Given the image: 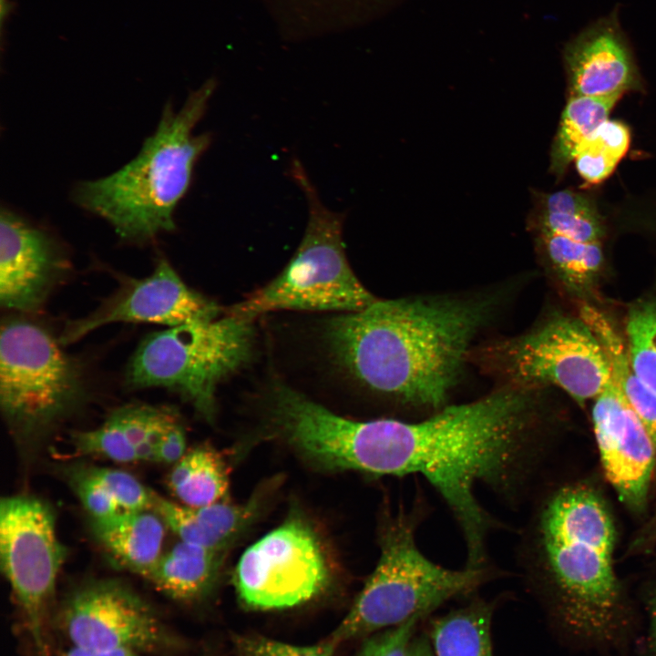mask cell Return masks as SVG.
<instances>
[{
    "instance_id": "cell-7",
    "label": "cell",
    "mask_w": 656,
    "mask_h": 656,
    "mask_svg": "<svg viewBox=\"0 0 656 656\" xmlns=\"http://www.w3.org/2000/svg\"><path fill=\"white\" fill-rule=\"evenodd\" d=\"M45 328L22 318L2 323L0 405L23 447L42 441L85 400L79 365Z\"/></svg>"
},
{
    "instance_id": "cell-23",
    "label": "cell",
    "mask_w": 656,
    "mask_h": 656,
    "mask_svg": "<svg viewBox=\"0 0 656 656\" xmlns=\"http://www.w3.org/2000/svg\"><path fill=\"white\" fill-rule=\"evenodd\" d=\"M230 472L223 456L210 446L188 450L174 464L167 483L179 503L200 507L226 500Z\"/></svg>"
},
{
    "instance_id": "cell-19",
    "label": "cell",
    "mask_w": 656,
    "mask_h": 656,
    "mask_svg": "<svg viewBox=\"0 0 656 656\" xmlns=\"http://www.w3.org/2000/svg\"><path fill=\"white\" fill-rule=\"evenodd\" d=\"M536 249L555 281L579 302L591 303L605 271L603 242L534 232Z\"/></svg>"
},
{
    "instance_id": "cell-34",
    "label": "cell",
    "mask_w": 656,
    "mask_h": 656,
    "mask_svg": "<svg viewBox=\"0 0 656 656\" xmlns=\"http://www.w3.org/2000/svg\"><path fill=\"white\" fill-rule=\"evenodd\" d=\"M60 656H147L129 650H99L82 648L72 645L62 651Z\"/></svg>"
},
{
    "instance_id": "cell-25",
    "label": "cell",
    "mask_w": 656,
    "mask_h": 656,
    "mask_svg": "<svg viewBox=\"0 0 656 656\" xmlns=\"http://www.w3.org/2000/svg\"><path fill=\"white\" fill-rule=\"evenodd\" d=\"M620 97L570 96L551 149L550 169L555 176L564 174L578 149L609 119Z\"/></svg>"
},
{
    "instance_id": "cell-16",
    "label": "cell",
    "mask_w": 656,
    "mask_h": 656,
    "mask_svg": "<svg viewBox=\"0 0 656 656\" xmlns=\"http://www.w3.org/2000/svg\"><path fill=\"white\" fill-rule=\"evenodd\" d=\"M570 96H621L634 88L638 72L616 14L579 32L564 49Z\"/></svg>"
},
{
    "instance_id": "cell-28",
    "label": "cell",
    "mask_w": 656,
    "mask_h": 656,
    "mask_svg": "<svg viewBox=\"0 0 656 656\" xmlns=\"http://www.w3.org/2000/svg\"><path fill=\"white\" fill-rule=\"evenodd\" d=\"M71 446L73 454L78 456H100L118 463L137 461L135 447L114 413L100 426L74 433Z\"/></svg>"
},
{
    "instance_id": "cell-1",
    "label": "cell",
    "mask_w": 656,
    "mask_h": 656,
    "mask_svg": "<svg viewBox=\"0 0 656 656\" xmlns=\"http://www.w3.org/2000/svg\"><path fill=\"white\" fill-rule=\"evenodd\" d=\"M538 391L506 386L419 421L356 420L348 437L351 469L377 477L422 476L459 526L466 566L487 567V539L498 523L476 489L485 486L512 504L521 497L540 446Z\"/></svg>"
},
{
    "instance_id": "cell-9",
    "label": "cell",
    "mask_w": 656,
    "mask_h": 656,
    "mask_svg": "<svg viewBox=\"0 0 656 656\" xmlns=\"http://www.w3.org/2000/svg\"><path fill=\"white\" fill-rule=\"evenodd\" d=\"M480 357L509 385L555 386L579 405L594 400L612 375L603 345L579 315H553L523 335L488 345Z\"/></svg>"
},
{
    "instance_id": "cell-8",
    "label": "cell",
    "mask_w": 656,
    "mask_h": 656,
    "mask_svg": "<svg viewBox=\"0 0 656 656\" xmlns=\"http://www.w3.org/2000/svg\"><path fill=\"white\" fill-rule=\"evenodd\" d=\"M253 338L252 321L227 314L168 327L141 342L128 365L126 383L136 389L172 390L210 421L216 387L246 364Z\"/></svg>"
},
{
    "instance_id": "cell-37",
    "label": "cell",
    "mask_w": 656,
    "mask_h": 656,
    "mask_svg": "<svg viewBox=\"0 0 656 656\" xmlns=\"http://www.w3.org/2000/svg\"><path fill=\"white\" fill-rule=\"evenodd\" d=\"M408 656H436L428 636L414 637L409 646Z\"/></svg>"
},
{
    "instance_id": "cell-20",
    "label": "cell",
    "mask_w": 656,
    "mask_h": 656,
    "mask_svg": "<svg viewBox=\"0 0 656 656\" xmlns=\"http://www.w3.org/2000/svg\"><path fill=\"white\" fill-rule=\"evenodd\" d=\"M224 552L179 541L162 554L148 579L175 600L197 601L215 585Z\"/></svg>"
},
{
    "instance_id": "cell-29",
    "label": "cell",
    "mask_w": 656,
    "mask_h": 656,
    "mask_svg": "<svg viewBox=\"0 0 656 656\" xmlns=\"http://www.w3.org/2000/svg\"><path fill=\"white\" fill-rule=\"evenodd\" d=\"M90 469L121 511L152 509L154 492L134 476L108 467L90 466Z\"/></svg>"
},
{
    "instance_id": "cell-33",
    "label": "cell",
    "mask_w": 656,
    "mask_h": 656,
    "mask_svg": "<svg viewBox=\"0 0 656 656\" xmlns=\"http://www.w3.org/2000/svg\"><path fill=\"white\" fill-rule=\"evenodd\" d=\"M186 445L185 431L180 422H178L158 445L154 462L175 464L187 452Z\"/></svg>"
},
{
    "instance_id": "cell-15",
    "label": "cell",
    "mask_w": 656,
    "mask_h": 656,
    "mask_svg": "<svg viewBox=\"0 0 656 656\" xmlns=\"http://www.w3.org/2000/svg\"><path fill=\"white\" fill-rule=\"evenodd\" d=\"M57 242L10 210L0 219V302L8 310L37 311L63 272Z\"/></svg>"
},
{
    "instance_id": "cell-4",
    "label": "cell",
    "mask_w": 656,
    "mask_h": 656,
    "mask_svg": "<svg viewBox=\"0 0 656 656\" xmlns=\"http://www.w3.org/2000/svg\"><path fill=\"white\" fill-rule=\"evenodd\" d=\"M214 90V81L209 80L179 109L167 105L137 157L110 175L79 183L76 202L106 220L126 241H147L173 231L176 207L211 141L209 133L195 135L193 130Z\"/></svg>"
},
{
    "instance_id": "cell-14",
    "label": "cell",
    "mask_w": 656,
    "mask_h": 656,
    "mask_svg": "<svg viewBox=\"0 0 656 656\" xmlns=\"http://www.w3.org/2000/svg\"><path fill=\"white\" fill-rule=\"evenodd\" d=\"M592 422L607 479L630 510L643 511L656 446L613 375L594 399Z\"/></svg>"
},
{
    "instance_id": "cell-22",
    "label": "cell",
    "mask_w": 656,
    "mask_h": 656,
    "mask_svg": "<svg viewBox=\"0 0 656 656\" xmlns=\"http://www.w3.org/2000/svg\"><path fill=\"white\" fill-rule=\"evenodd\" d=\"M528 218L534 232H551L586 242H603L606 229L591 199L583 193L563 190L538 194Z\"/></svg>"
},
{
    "instance_id": "cell-32",
    "label": "cell",
    "mask_w": 656,
    "mask_h": 656,
    "mask_svg": "<svg viewBox=\"0 0 656 656\" xmlns=\"http://www.w3.org/2000/svg\"><path fill=\"white\" fill-rule=\"evenodd\" d=\"M424 617L407 621L367 636L353 656H408L414 632Z\"/></svg>"
},
{
    "instance_id": "cell-2",
    "label": "cell",
    "mask_w": 656,
    "mask_h": 656,
    "mask_svg": "<svg viewBox=\"0 0 656 656\" xmlns=\"http://www.w3.org/2000/svg\"><path fill=\"white\" fill-rule=\"evenodd\" d=\"M488 309L481 301L376 300L329 320L323 338L335 363L365 388L436 412Z\"/></svg>"
},
{
    "instance_id": "cell-3",
    "label": "cell",
    "mask_w": 656,
    "mask_h": 656,
    "mask_svg": "<svg viewBox=\"0 0 656 656\" xmlns=\"http://www.w3.org/2000/svg\"><path fill=\"white\" fill-rule=\"evenodd\" d=\"M532 525L524 550L555 621L587 644L619 641L629 620L603 498L584 484L564 486L543 502Z\"/></svg>"
},
{
    "instance_id": "cell-12",
    "label": "cell",
    "mask_w": 656,
    "mask_h": 656,
    "mask_svg": "<svg viewBox=\"0 0 656 656\" xmlns=\"http://www.w3.org/2000/svg\"><path fill=\"white\" fill-rule=\"evenodd\" d=\"M330 569L320 540L300 517H292L251 545L233 573L237 597L248 610L303 604L325 589Z\"/></svg>"
},
{
    "instance_id": "cell-24",
    "label": "cell",
    "mask_w": 656,
    "mask_h": 656,
    "mask_svg": "<svg viewBox=\"0 0 656 656\" xmlns=\"http://www.w3.org/2000/svg\"><path fill=\"white\" fill-rule=\"evenodd\" d=\"M495 604L476 599L432 621L429 641L436 656H493Z\"/></svg>"
},
{
    "instance_id": "cell-13",
    "label": "cell",
    "mask_w": 656,
    "mask_h": 656,
    "mask_svg": "<svg viewBox=\"0 0 656 656\" xmlns=\"http://www.w3.org/2000/svg\"><path fill=\"white\" fill-rule=\"evenodd\" d=\"M220 307L189 288L167 261L142 279H128L92 313L68 322L59 342L72 343L92 331L118 322L176 326L217 318Z\"/></svg>"
},
{
    "instance_id": "cell-11",
    "label": "cell",
    "mask_w": 656,
    "mask_h": 656,
    "mask_svg": "<svg viewBox=\"0 0 656 656\" xmlns=\"http://www.w3.org/2000/svg\"><path fill=\"white\" fill-rule=\"evenodd\" d=\"M53 625L67 645L77 647L129 650L147 656H168L182 648V641L155 608L117 579L80 585L55 612Z\"/></svg>"
},
{
    "instance_id": "cell-35",
    "label": "cell",
    "mask_w": 656,
    "mask_h": 656,
    "mask_svg": "<svg viewBox=\"0 0 656 656\" xmlns=\"http://www.w3.org/2000/svg\"><path fill=\"white\" fill-rule=\"evenodd\" d=\"M646 606L649 614V656H656V588L649 592L646 598Z\"/></svg>"
},
{
    "instance_id": "cell-6",
    "label": "cell",
    "mask_w": 656,
    "mask_h": 656,
    "mask_svg": "<svg viewBox=\"0 0 656 656\" xmlns=\"http://www.w3.org/2000/svg\"><path fill=\"white\" fill-rule=\"evenodd\" d=\"M291 173L308 207L301 243L275 279L230 307L227 315L252 321L279 310L352 313L377 300L348 263L343 241V213L323 204L299 159L292 160Z\"/></svg>"
},
{
    "instance_id": "cell-5",
    "label": "cell",
    "mask_w": 656,
    "mask_h": 656,
    "mask_svg": "<svg viewBox=\"0 0 656 656\" xmlns=\"http://www.w3.org/2000/svg\"><path fill=\"white\" fill-rule=\"evenodd\" d=\"M426 505L415 497L409 507L385 505L380 522V556L372 574L340 624L327 636L338 646L425 618L446 601L473 593L496 576L490 566L452 569L428 559L416 543Z\"/></svg>"
},
{
    "instance_id": "cell-36",
    "label": "cell",
    "mask_w": 656,
    "mask_h": 656,
    "mask_svg": "<svg viewBox=\"0 0 656 656\" xmlns=\"http://www.w3.org/2000/svg\"><path fill=\"white\" fill-rule=\"evenodd\" d=\"M656 543V513L636 537L631 548L634 550L649 549Z\"/></svg>"
},
{
    "instance_id": "cell-10",
    "label": "cell",
    "mask_w": 656,
    "mask_h": 656,
    "mask_svg": "<svg viewBox=\"0 0 656 656\" xmlns=\"http://www.w3.org/2000/svg\"><path fill=\"white\" fill-rule=\"evenodd\" d=\"M67 549L51 507L26 495L0 504V561L24 619L36 656H54L51 625L56 579Z\"/></svg>"
},
{
    "instance_id": "cell-31",
    "label": "cell",
    "mask_w": 656,
    "mask_h": 656,
    "mask_svg": "<svg viewBox=\"0 0 656 656\" xmlns=\"http://www.w3.org/2000/svg\"><path fill=\"white\" fill-rule=\"evenodd\" d=\"M67 476L72 489L92 518H107L121 512L116 501L95 477L90 466L73 467Z\"/></svg>"
},
{
    "instance_id": "cell-21",
    "label": "cell",
    "mask_w": 656,
    "mask_h": 656,
    "mask_svg": "<svg viewBox=\"0 0 656 656\" xmlns=\"http://www.w3.org/2000/svg\"><path fill=\"white\" fill-rule=\"evenodd\" d=\"M579 315L603 345L614 379L656 446V392L633 372L623 334L602 311L591 303H579Z\"/></svg>"
},
{
    "instance_id": "cell-26",
    "label": "cell",
    "mask_w": 656,
    "mask_h": 656,
    "mask_svg": "<svg viewBox=\"0 0 656 656\" xmlns=\"http://www.w3.org/2000/svg\"><path fill=\"white\" fill-rule=\"evenodd\" d=\"M630 140L624 123L605 121L577 150L573 162L579 175L589 184L604 180L626 154Z\"/></svg>"
},
{
    "instance_id": "cell-17",
    "label": "cell",
    "mask_w": 656,
    "mask_h": 656,
    "mask_svg": "<svg viewBox=\"0 0 656 656\" xmlns=\"http://www.w3.org/2000/svg\"><path fill=\"white\" fill-rule=\"evenodd\" d=\"M152 509L180 541L226 550L255 518L259 501L255 498L237 505L222 500L190 507L154 493Z\"/></svg>"
},
{
    "instance_id": "cell-30",
    "label": "cell",
    "mask_w": 656,
    "mask_h": 656,
    "mask_svg": "<svg viewBox=\"0 0 656 656\" xmlns=\"http://www.w3.org/2000/svg\"><path fill=\"white\" fill-rule=\"evenodd\" d=\"M238 656H333L339 647L329 638L313 645H294L261 635H233Z\"/></svg>"
},
{
    "instance_id": "cell-18",
    "label": "cell",
    "mask_w": 656,
    "mask_h": 656,
    "mask_svg": "<svg viewBox=\"0 0 656 656\" xmlns=\"http://www.w3.org/2000/svg\"><path fill=\"white\" fill-rule=\"evenodd\" d=\"M92 531L115 562L149 578L162 556L166 525L153 509L121 511L92 518Z\"/></svg>"
},
{
    "instance_id": "cell-27",
    "label": "cell",
    "mask_w": 656,
    "mask_h": 656,
    "mask_svg": "<svg viewBox=\"0 0 656 656\" xmlns=\"http://www.w3.org/2000/svg\"><path fill=\"white\" fill-rule=\"evenodd\" d=\"M624 328L632 370L656 392V295L642 297L630 305Z\"/></svg>"
}]
</instances>
